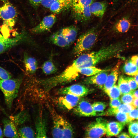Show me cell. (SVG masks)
I'll return each mask as SVG.
<instances>
[{
    "label": "cell",
    "mask_w": 138,
    "mask_h": 138,
    "mask_svg": "<svg viewBox=\"0 0 138 138\" xmlns=\"http://www.w3.org/2000/svg\"><path fill=\"white\" fill-rule=\"evenodd\" d=\"M121 48L119 44H111L97 51L83 53L78 56L71 64L79 74V71L82 68L95 66L100 62L117 56Z\"/></svg>",
    "instance_id": "6da1fadb"
},
{
    "label": "cell",
    "mask_w": 138,
    "mask_h": 138,
    "mask_svg": "<svg viewBox=\"0 0 138 138\" xmlns=\"http://www.w3.org/2000/svg\"><path fill=\"white\" fill-rule=\"evenodd\" d=\"M22 79L20 78L0 79V89L3 93L5 103L10 109L14 99L17 96Z\"/></svg>",
    "instance_id": "7a4b0ae2"
},
{
    "label": "cell",
    "mask_w": 138,
    "mask_h": 138,
    "mask_svg": "<svg viewBox=\"0 0 138 138\" xmlns=\"http://www.w3.org/2000/svg\"><path fill=\"white\" fill-rule=\"evenodd\" d=\"M97 36L94 29L89 30L81 35L77 39L72 50L76 56L85 53L90 50L96 42Z\"/></svg>",
    "instance_id": "3957f363"
},
{
    "label": "cell",
    "mask_w": 138,
    "mask_h": 138,
    "mask_svg": "<svg viewBox=\"0 0 138 138\" xmlns=\"http://www.w3.org/2000/svg\"><path fill=\"white\" fill-rule=\"evenodd\" d=\"M17 18L16 10L8 0H0V18L4 26L12 29L15 25Z\"/></svg>",
    "instance_id": "277c9868"
},
{
    "label": "cell",
    "mask_w": 138,
    "mask_h": 138,
    "mask_svg": "<svg viewBox=\"0 0 138 138\" xmlns=\"http://www.w3.org/2000/svg\"><path fill=\"white\" fill-rule=\"evenodd\" d=\"M93 0H74L71 7L73 14L77 20L86 22L91 16L89 7Z\"/></svg>",
    "instance_id": "5b68a950"
},
{
    "label": "cell",
    "mask_w": 138,
    "mask_h": 138,
    "mask_svg": "<svg viewBox=\"0 0 138 138\" xmlns=\"http://www.w3.org/2000/svg\"><path fill=\"white\" fill-rule=\"evenodd\" d=\"M48 107L53 122L52 136L54 138H63V132L68 126L70 123L50 105H48Z\"/></svg>",
    "instance_id": "8992f818"
},
{
    "label": "cell",
    "mask_w": 138,
    "mask_h": 138,
    "mask_svg": "<svg viewBox=\"0 0 138 138\" xmlns=\"http://www.w3.org/2000/svg\"><path fill=\"white\" fill-rule=\"evenodd\" d=\"M107 123L98 119L88 125L85 132L87 138H100L106 134Z\"/></svg>",
    "instance_id": "52a82bcc"
},
{
    "label": "cell",
    "mask_w": 138,
    "mask_h": 138,
    "mask_svg": "<svg viewBox=\"0 0 138 138\" xmlns=\"http://www.w3.org/2000/svg\"><path fill=\"white\" fill-rule=\"evenodd\" d=\"M24 33L13 38H6L0 33V54L22 42L25 39Z\"/></svg>",
    "instance_id": "ba28073f"
},
{
    "label": "cell",
    "mask_w": 138,
    "mask_h": 138,
    "mask_svg": "<svg viewBox=\"0 0 138 138\" xmlns=\"http://www.w3.org/2000/svg\"><path fill=\"white\" fill-rule=\"evenodd\" d=\"M56 19V16L54 13L45 16L38 25L31 29V32L38 34L49 30L55 23Z\"/></svg>",
    "instance_id": "9c48e42d"
},
{
    "label": "cell",
    "mask_w": 138,
    "mask_h": 138,
    "mask_svg": "<svg viewBox=\"0 0 138 138\" xmlns=\"http://www.w3.org/2000/svg\"><path fill=\"white\" fill-rule=\"evenodd\" d=\"M89 92L88 89L85 86L75 84L59 89L57 93L60 95L71 94L80 97L87 95Z\"/></svg>",
    "instance_id": "30bf717a"
},
{
    "label": "cell",
    "mask_w": 138,
    "mask_h": 138,
    "mask_svg": "<svg viewBox=\"0 0 138 138\" xmlns=\"http://www.w3.org/2000/svg\"><path fill=\"white\" fill-rule=\"evenodd\" d=\"M56 100L59 106L62 108L70 110L75 107L79 100L80 97L71 94L62 95Z\"/></svg>",
    "instance_id": "8fae6325"
},
{
    "label": "cell",
    "mask_w": 138,
    "mask_h": 138,
    "mask_svg": "<svg viewBox=\"0 0 138 138\" xmlns=\"http://www.w3.org/2000/svg\"><path fill=\"white\" fill-rule=\"evenodd\" d=\"M76 114L84 117H93L97 115L93 109L91 105L88 102L82 100L79 102L74 109Z\"/></svg>",
    "instance_id": "7c38bea8"
},
{
    "label": "cell",
    "mask_w": 138,
    "mask_h": 138,
    "mask_svg": "<svg viewBox=\"0 0 138 138\" xmlns=\"http://www.w3.org/2000/svg\"><path fill=\"white\" fill-rule=\"evenodd\" d=\"M120 62H118L112 69L110 73L108 74L106 82L103 89L107 95L111 88L113 87L118 79Z\"/></svg>",
    "instance_id": "4fadbf2b"
},
{
    "label": "cell",
    "mask_w": 138,
    "mask_h": 138,
    "mask_svg": "<svg viewBox=\"0 0 138 138\" xmlns=\"http://www.w3.org/2000/svg\"><path fill=\"white\" fill-rule=\"evenodd\" d=\"M35 125L36 137H48L46 120L41 112L36 118Z\"/></svg>",
    "instance_id": "5bb4252c"
},
{
    "label": "cell",
    "mask_w": 138,
    "mask_h": 138,
    "mask_svg": "<svg viewBox=\"0 0 138 138\" xmlns=\"http://www.w3.org/2000/svg\"><path fill=\"white\" fill-rule=\"evenodd\" d=\"M108 70L101 72L93 76L88 77L84 80V82L87 84L94 85L101 88L103 86L106 80Z\"/></svg>",
    "instance_id": "9a60e30c"
},
{
    "label": "cell",
    "mask_w": 138,
    "mask_h": 138,
    "mask_svg": "<svg viewBox=\"0 0 138 138\" xmlns=\"http://www.w3.org/2000/svg\"><path fill=\"white\" fill-rule=\"evenodd\" d=\"M74 0H54L49 9L54 14H58L71 8Z\"/></svg>",
    "instance_id": "2e32d148"
},
{
    "label": "cell",
    "mask_w": 138,
    "mask_h": 138,
    "mask_svg": "<svg viewBox=\"0 0 138 138\" xmlns=\"http://www.w3.org/2000/svg\"><path fill=\"white\" fill-rule=\"evenodd\" d=\"M4 124L3 134L6 137L19 138L18 131L14 123L10 119L4 118L3 120Z\"/></svg>",
    "instance_id": "e0dca14e"
},
{
    "label": "cell",
    "mask_w": 138,
    "mask_h": 138,
    "mask_svg": "<svg viewBox=\"0 0 138 138\" xmlns=\"http://www.w3.org/2000/svg\"><path fill=\"white\" fill-rule=\"evenodd\" d=\"M24 62L27 73L32 75L36 72L38 67V64L36 59L25 53L24 55Z\"/></svg>",
    "instance_id": "ac0fdd59"
},
{
    "label": "cell",
    "mask_w": 138,
    "mask_h": 138,
    "mask_svg": "<svg viewBox=\"0 0 138 138\" xmlns=\"http://www.w3.org/2000/svg\"><path fill=\"white\" fill-rule=\"evenodd\" d=\"M59 31L70 46L75 41L78 33L77 30L75 27L71 26L66 27Z\"/></svg>",
    "instance_id": "d6986e66"
},
{
    "label": "cell",
    "mask_w": 138,
    "mask_h": 138,
    "mask_svg": "<svg viewBox=\"0 0 138 138\" xmlns=\"http://www.w3.org/2000/svg\"><path fill=\"white\" fill-rule=\"evenodd\" d=\"M107 6L108 4L106 1L93 2L90 6V11L91 14L101 18L103 16Z\"/></svg>",
    "instance_id": "ffe728a7"
},
{
    "label": "cell",
    "mask_w": 138,
    "mask_h": 138,
    "mask_svg": "<svg viewBox=\"0 0 138 138\" xmlns=\"http://www.w3.org/2000/svg\"><path fill=\"white\" fill-rule=\"evenodd\" d=\"M135 108L132 104L123 103L116 108H110L106 112H102L101 116H114L119 112L128 113L133 109Z\"/></svg>",
    "instance_id": "44dd1931"
},
{
    "label": "cell",
    "mask_w": 138,
    "mask_h": 138,
    "mask_svg": "<svg viewBox=\"0 0 138 138\" xmlns=\"http://www.w3.org/2000/svg\"><path fill=\"white\" fill-rule=\"evenodd\" d=\"M125 125L120 122L113 121L107 123L106 134L108 136H117L122 131Z\"/></svg>",
    "instance_id": "7402d4cb"
},
{
    "label": "cell",
    "mask_w": 138,
    "mask_h": 138,
    "mask_svg": "<svg viewBox=\"0 0 138 138\" xmlns=\"http://www.w3.org/2000/svg\"><path fill=\"white\" fill-rule=\"evenodd\" d=\"M130 20L127 17H124L117 21L114 26L113 28L117 32L124 33L127 32L131 26Z\"/></svg>",
    "instance_id": "603a6c76"
},
{
    "label": "cell",
    "mask_w": 138,
    "mask_h": 138,
    "mask_svg": "<svg viewBox=\"0 0 138 138\" xmlns=\"http://www.w3.org/2000/svg\"><path fill=\"white\" fill-rule=\"evenodd\" d=\"M49 40L52 43L60 47L65 48L70 46L59 31L52 34L50 37Z\"/></svg>",
    "instance_id": "cb8c5ba5"
},
{
    "label": "cell",
    "mask_w": 138,
    "mask_h": 138,
    "mask_svg": "<svg viewBox=\"0 0 138 138\" xmlns=\"http://www.w3.org/2000/svg\"><path fill=\"white\" fill-rule=\"evenodd\" d=\"M123 70L126 74L129 76H135L138 74V67L131 60L125 63Z\"/></svg>",
    "instance_id": "d4e9b609"
},
{
    "label": "cell",
    "mask_w": 138,
    "mask_h": 138,
    "mask_svg": "<svg viewBox=\"0 0 138 138\" xmlns=\"http://www.w3.org/2000/svg\"><path fill=\"white\" fill-rule=\"evenodd\" d=\"M41 70L45 74L49 75L55 73L57 71L56 67L51 60L45 61L41 66Z\"/></svg>",
    "instance_id": "484cf974"
},
{
    "label": "cell",
    "mask_w": 138,
    "mask_h": 138,
    "mask_svg": "<svg viewBox=\"0 0 138 138\" xmlns=\"http://www.w3.org/2000/svg\"><path fill=\"white\" fill-rule=\"evenodd\" d=\"M118 86L121 94L132 93L133 91L130 87L125 77L123 76H120L119 78Z\"/></svg>",
    "instance_id": "4316f807"
},
{
    "label": "cell",
    "mask_w": 138,
    "mask_h": 138,
    "mask_svg": "<svg viewBox=\"0 0 138 138\" xmlns=\"http://www.w3.org/2000/svg\"><path fill=\"white\" fill-rule=\"evenodd\" d=\"M108 70L102 69L95 66H91L82 68L79 71V74L83 75L88 77L94 75L101 72L106 71Z\"/></svg>",
    "instance_id": "83f0119b"
},
{
    "label": "cell",
    "mask_w": 138,
    "mask_h": 138,
    "mask_svg": "<svg viewBox=\"0 0 138 138\" xmlns=\"http://www.w3.org/2000/svg\"><path fill=\"white\" fill-rule=\"evenodd\" d=\"M28 118L26 111H22L14 116L10 117V119L16 126L22 124L26 122Z\"/></svg>",
    "instance_id": "f1b7e54d"
},
{
    "label": "cell",
    "mask_w": 138,
    "mask_h": 138,
    "mask_svg": "<svg viewBox=\"0 0 138 138\" xmlns=\"http://www.w3.org/2000/svg\"><path fill=\"white\" fill-rule=\"evenodd\" d=\"M19 137L34 138L36 136L34 131L30 127L24 126L20 128L18 131Z\"/></svg>",
    "instance_id": "f546056e"
},
{
    "label": "cell",
    "mask_w": 138,
    "mask_h": 138,
    "mask_svg": "<svg viewBox=\"0 0 138 138\" xmlns=\"http://www.w3.org/2000/svg\"><path fill=\"white\" fill-rule=\"evenodd\" d=\"M128 130L131 137H134L138 134V122L133 121L129 123Z\"/></svg>",
    "instance_id": "4dcf8cb0"
},
{
    "label": "cell",
    "mask_w": 138,
    "mask_h": 138,
    "mask_svg": "<svg viewBox=\"0 0 138 138\" xmlns=\"http://www.w3.org/2000/svg\"><path fill=\"white\" fill-rule=\"evenodd\" d=\"M121 94L118 85H114L110 90L107 95L110 99L119 98Z\"/></svg>",
    "instance_id": "1f68e13d"
},
{
    "label": "cell",
    "mask_w": 138,
    "mask_h": 138,
    "mask_svg": "<svg viewBox=\"0 0 138 138\" xmlns=\"http://www.w3.org/2000/svg\"><path fill=\"white\" fill-rule=\"evenodd\" d=\"M94 110L97 113L99 114L103 112L105 109L106 105L105 102H96L92 105Z\"/></svg>",
    "instance_id": "d6a6232c"
},
{
    "label": "cell",
    "mask_w": 138,
    "mask_h": 138,
    "mask_svg": "<svg viewBox=\"0 0 138 138\" xmlns=\"http://www.w3.org/2000/svg\"><path fill=\"white\" fill-rule=\"evenodd\" d=\"M115 116L118 120L125 125L131 122L128 116V113L124 112H119Z\"/></svg>",
    "instance_id": "836d02e7"
},
{
    "label": "cell",
    "mask_w": 138,
    "mask_h": 138,
    "mask_svg": "<svg viewBox=\"0 0 138 138\" xmlns=\"http://www.w3.org/2000/svg\"><path fill=\"white\" fill-rule=\"evenodd\" d=\"M134 99L132 93H129L122 95L121 101L123 103L132 104Z\"/></svg>",
    "instance_id": "e575fe53"
},
{
    "label": "cell",
    "mask_w": 138,
    "mask_h": 138,
    "mask_svg": "<svg viewBox=\"0 0 138 138\" xmlns=\"http://www.w3.org/2000/svg\"><path fill=\"white\" fill-rule=\"evenodd\" d=\"M12 78V75L9 73L0 66V79L5 80Z\"/></svg>",
    "instance_id": "d590c367"
},
{
    "label": "cell",
    "mask_w": 138,
    "mask_h": 138,
    "mask_svg": "<svg viewBox=\"0 0 138 138\" xmlns=\"http://www.w3.org/2000/svg\"><path fill=\"white\" fill-rule=\"evenodd\" d=\"M129 85L131 90L134 91L138 88L134 78L131 77H125Z\"/></svg>",
    "instance_id": "8d00e7d4"
},
{
    "label": "cell",
    "mask_w": 138,
    "mask_h": 138,
    "mask_svg": "<svg viewBox=\"0 0 138 138\" xmlns=\"http://www.w3.org/2000/svg\"><path fill=\"white\" fill-rule=\"evenodd\" d=\"M129 119L131 122L134 120H138V109H134L128 113Z\"/></svg>",
    "instance_id": "74e56055"
},
{
    "label": "cell",
    "mask_w": 138,
    "mask_h": 138,
    "mask_svg": "<svg viewBox=\"0 0 138 138\" xmlns=\"http://www.w3.org/2000/svg\"><path fill=\"white\" fill-rule=\"evenodd\" d=\"M121 103V100L119 98L110 99L109 105L110 108H114L119 107Z\"/></svg>",
    "instance_id": "f35d334b"
},
{
    "label": "cell",
    "mask_w": 138,
    "mask_h": 138,
    "mask_svg": "<svg viewBox=\"0 0 138 138\" xmlns=\"http://www.w3.org/2000/svg\"><path fill=\"white\" fill-rule=\"evenodd\" d=\"M42 0H28L31 4L33 7H38L41 4Z\"/></svg>",
    "instance_id": "ab89813d"
},
{
    "label": "cell",
    "mask_w": 138,
    "mask_h": 138,
    "mask_svg": "<svg viewBox=\"0 0 138 138\" xmlns=\"http://www.w3.org/2000/svg\"><path fill=\"white\" fill-rule=\"evenodd\" d=\"M117 137L119 138H130L131 137L127 133L122 132L117 135Z\"/></svg>",
    "instance_id": "60d3db41"
},
{
    "label": "cell",
    "mask_w": 138,
    "mask_h": 138,
    "mask_svg": "<svg viewBox=\"0 0 138 138\" xmlns=\"http://www.w3.org/2000/svg\"><path fill=\"white\" fill-rule=\"evenodd\" d=\"M131 60L138 67V55L133 56L131 57Z\"/></svg>",
    "instance_id": "b9f144b4"
},
{
    "label": "cell",
    "mask_w": 138,
    "mask_h": 138,
    "mask_svg": "<svg viewBox=\"0 0 138 138\" xmlns=\"http://www.w3.org/2000/svg\"><path fill=\"white\" fill-rule=\"evenodd\" d=\"M132 105L135 108L138 107V98L134 99Z\"/></svg>",
    "instance_id": "7bdbcfd3"
},
{
    "label": "cell",
    "mask_w": 138,
    "mask_h": 138,
    "mask_svg": "<svg viewBox=\"0 0 138 138\" xmlns=\"http://www.w3.org/2000/svg\"><path fill=\"white\" fill-rule=\"evenodd\" d=\"M132 94L135 98H138V89L133 91Z\"/></svg>",
    "instance_id": "ee69618b"
},
{
    "label": "cell",
    "mask_w": 138,
    "mask_h": 138,
    "mask_svg": "<svg viewBox=\"0 0 138 138\" xmlns=\"http://www.w3.org/2000/svg\"><path fill=\"white\" fill-rule=\"evenodd\" d=\"M134 78L138 87V74L135 76Z\"/></svg>",
    "instance_id": "f6af8a7d"
},
{
    "label": "cell",
    "mask_w": 138,
    "mask_h": 138,
    "mask_svg": "<svg viewBox=\"0 0 138 138\" xmlns=\"http://www.w3.org/2000/svg\"><path fill=\"white\" fill-rule=\"evenodd\" d=\"M3 133L2 130L0 127V138H2L3 137Z\"/></svg>",
    "instance_id": "bcb514c9"
},
{
    "label": "cell",
    "mask_w": 138,
    "mask_h": 138,
    "mask_svg": "<svg viewBox=\"0 0 138 138\" xmlns=\"http://www.w3.org/2000/svg\"><path fill=\"white\" fill-rule=\"evenodd\" d=\"M134 137V138H138V134L136 135Z\"/></svg>",
    "instance_id": "7dc6e473"
},
{
    "label": "cell",
    "mask_w": 138,
    "mask_h": 138,
    "mask_svg": "<svg viewBox=\"0 0 138 138\" xmlns=\"http://www.w3.org/2000/svg\"><path fill=\"white\" fill-rule=\"evenodd\" d=\"M113 1L114 2H117L118 1V0H113Z\"/></svg>",
    "instance_id": "c3c4849f"
},
{
    "label": "cell",
    "mask_w": 138,
    "mask_h": 138,
    "mask_svg": "<svg viewBox=\"0 0 138 138\" xmlns=\"http://www.w3.org/2000/svg\"><path fill=\"white\" fill-rule=\"evenodd\" d=\"M2 30L1 28L0 27V31H1Z\"/></svg>",
    "instance_id": "681fc988"
},
{
    "label": "cell",
    "mask_w": 138,
    "mask_h": 138,
    "mask_svg": "<svg viewBox=\"0 0 138 138\" xmlns=\"http://www.w3.org/2000/svg\"></svg>",
    "instance_id": "f907efd6"
},
{
    "label": "cell",
    "mask_w": 138,
    "mask_h": 138,
    "mask_svg": "<svg viewBox=\"0 0 138 138\" xmlns=\"http://www.w3.org/2000/svg\"></svg>",
    "instance_id": "816d5d0a"
}]
</instances>
